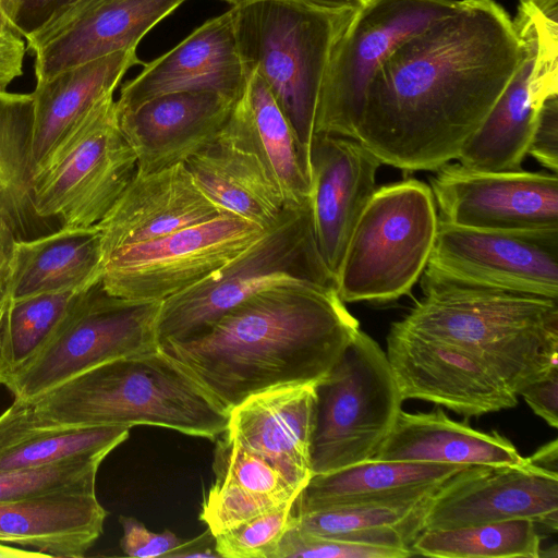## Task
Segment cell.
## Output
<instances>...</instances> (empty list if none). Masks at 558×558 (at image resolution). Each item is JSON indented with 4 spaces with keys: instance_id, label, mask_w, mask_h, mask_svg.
I'll list each match as a JSON object with an SVG mask.
<instances>
[{
    "instance_id": "cell-1",
    "label": "cell",
    "mask_w": 558,
    "mask_h": 558,
    "mask_svg": "<svg viewBox=\"0 0 558 558\" xmlns=\"http://www.w3.org/2000/svg\"><path fill=\"white\" fill-rule=\"evenodd\" d=\"M522 48L495 0H458L456 11L405 40L365 94L355 140L407 172L457 160L507 87Z\"/></svg>"
},
{
    "instance_id": "cell-2",
    "label": "cell",
    "mask_w": 558,
    "mask_h": 558,
    "mask_svg": "<svg viewBox=\"0 0 558 558\" xmlns=\"http://www.w3.org/2000/svg\"><path fill=\"white\" fill-rule=\"evenodd\" d=\"M359 330L335 288L281 283L254 293L195 335L158 348L229 411L270 388L317 384Z\"/></svg>"
},
{
    "instance_id": "cell-3",
    "label": "cell",
    "mask_w": 558,
    "mask_h": 558,
    "mask_svg": "<svg viewBox=\"0 0 558 558\" xmlns=\"http://www.w3.org/2000/svg\"><path fill=\"white\" fill-rule=\"evenodd\" d=\"M20 402L46 425H150L210 440L229 420V411L159 348L102 363Z\"/></svg>"
},
{
    "instance_id": "cell-4",
    "label": "cell",
    "mask_w": 558,
    "mask_h": 558,
    "mask_svg": "<svg viewBox=\"0 0 558 558\" xmlns=\"http://www.w3.org/2000/svg\"><path fill=\"white\" fill-rule=\"evenodd\" d=\"M423 295L399 320L454 343L517 395L558 366V300L468 284L424 270Z\"/></svg>"
},
{
    "instance_id": "cell-5",
    "label": "cell",
    "mask_w": 558,
    "mask_h": 558,
    "mask_svg": "<svg viewBox=\"0 0 558 558\" xmlns=\"http://www.w3.org/2000/svg\"><path fill=\"white\" fill-rule=\"evenodd\" d=\"M359 4L250 0L229 10L246 73L266 83L310 161L318 95L331 51Z\"/></svg>"
},
{
    "instance_id": "cell-6",
    "label": "cell",
    "mask_w": 558,
    "mask_h": 558,
    "mask_svg": "<svg viewBox=\"0 0 558 558\" xmlns=\"http://www.w3.org/2000/svg\"><path fill=\"white\" fill-rule=\"evenodd\" d=\"M439 215L426 183L408 179L375 190L349 239L336 276L344 303L396 301L428 265Z\"/></svg>"
},
{
    "instance_id": "cell-7",
    "label": "cell",
    "mask_w": 558,
    "mask_h": 558,
    "mask_svg": "<svg viewBox=\"0 0 558 558\" xmlns=\"http://www.w3.org/2000/svg\"><path fill=\"white\" fill-rule=\"evenodd\" d=\"M295 282L336 289L316 246L308 204L286 207L277 222L239 256L161 301L156 323L158 345L195 335L265 288Z\"/></svg>"
},
{
    "instance_id": "cell-8",
    "label": "cell",
    "mask_w": 558,
    "mask_h": 558,
    "mask_svg": "<svg viewBox=\"0 0 558 558\" xmlns=\"http://www.w3.org/2000/svg\"><path fill=\"white\" fill-rule=\"evenodd\" d=\"M136 165L109 94L36 165L31 179L34 210L52 227L95 226L123 192Z\"/></svg>"
},
{
    "instance_id": "cell-9",
    "label": "cell",
    "mask_w": 558,
    "mask_h": 558,
    "mask_svg": "<svg viewBox=\"0 0 558 558\" xmlns=\"http://www.w3.org/2000/svg\"><path fill=\"white\" fill-rule=\"evenodd\" d=\"M316 396L313 475L373 459L404 401L386 352L361 329L316 384Z\"/></svg>"
},
{
    "instance_id": "cell-10",
    "label": "cell",
    "mask_w": 558,
    "mask_h": 558,
    "mask_svg": "<svg viewBox=\"0 0 558 558\" xmlns=\"http://www.w3.org/2000/svg\"><path fill=\"white\" fill-rule=\"evenodd\" d=\"M458 0H368L337 40L320 86L314 135L355 140L365 94L383 63L409 38L451 15Z\"/></svg>"
},
{
    "instance_id": "cell-11",
    "label": "cell",
    "mask_w": 558,
    "mask_h": 558,
    "mask_svg": "<svg viewBox=\"0 0 558 558\" xmlns=\"http://www.w3.org/2000/svg\"><path fill=\"white\" fill-rule=\"evenodd\" d=\"M161 301L114 296L96 282L40 353L2 385L27 401L102 363L158 348Z\"/></svg>"
},
{
    "instance_id": "cell-12",
    "label": "cell",
    "mask_w": 558,
    "mask_h": 558,
    "mask_svg": "<svg viewBox=\"0 0 558 558\" xmlns=\"http://www.w3.org/2000/svg\"><path fill=\"white\" fill-rule=\"evenodd\" d=\"M265 231L240 216L223 213L113 252L102 262L101 284L114 296L163 301L227 265Z\"/></svg>"
},
{
    "instance_id": "cell-13",
    "label": "cell",
    "mask_w": 558,
    "mask_h": 558,
    "mask_svg": "<svg viewBox=\"0 0 558 558\" xmlns=\"http://www.w3.org/2000/svg\"><path fill=\"white\" fill-rule=\"evenodd\" d=\"M425 269L468 284L558 300V230H481L439 218Z\"/></svg>"
},
{
    "instance_id": "cell-14",
    "label": "cell",
    "mask_w": 558,
    "mask_h": 558,
    "mask_svg": "<svg viewBox=\"0 0 558 558\" xmlns=\"http://www.w3.org/2000/svg\"><path fill=\"white\" fill-rule=\"evenodd\" d=\"M429 180L439 218L496 231L558 230V175L446 163Z\"/></svg>"
},
{
    "instance_id": "cell-15",
    "label": "cell",
    "mask_w": 558,
    "mask_h": 558,
    "mask_svg": "<svg viewBox=\"0 0 558 558\" xmlns=\"http://www.w3.org/2000/svg\"><path fill=\"white\" fill-rule=\"evenodd\" d=\"M386 355L403 400L420 399L465 417L514 408L518 396L465 349L391 325Z\"/></svg>"
},
{
    "instance_id": "cell-16",
    "label": "cell",
    "mask_w": 558,
    "mask_h": 558,
    "mask_svg": "<svg viewBox=\"0 0 558 558\" xmlns=\"http://www.w3.org/2000/svg\"><path fill=\"white\" fill-rule=\"evenodd\" d=\"M512 519H529L546 532L556 533L558 475L527 460L515 466L470 465L438 487L423 531Z\"/></svg>"
},
{
    "instance_id": "cell-17",
    "label": "cell",
    "mask_w": 558,
    "mask_h": 558,
    "mask_svg": "<svg viewBox=\"0 0 558 558\" xmlns=\"http://www.w3.org/2000/svg\"><path fill=\"white\" fill-rule=\"evenodd\" d=\"M381 162L359 141L315 134L308 207L318 253L335 282L352 230L376 187Z\"/></svg>"
},
{
    "instance_id": "cell-18",
    "label": "cell",
    "mask_w": 558,
    "mask_h": 558,
    "mask_svg": "<svg viewBox=\"0 0 558 558\" xmlns=\"http://www.w3.org/2000/svg\"><path fill=\"white\" fill-rule=\"evenodd\" d=\"M143 66L122 85L116 100L118 111L179 92H213L238 99L247 81L229 10L207 20L174 48Z\"/></svg>"
},
{
    "instance_id": "cell-19",
    "label": "cell",
    "mask_w": 558,
    "mask_h": 558,
    "mask_svg": "<svg viewBox=\"0 0 558 558\" xmlns=\"http://www.w3.org/2000/svg\"><path fill=\"white\" fill-rule=\"evenodd\" d=\"M228 213L213 202L185 163L135 171L118 199L96 225L102 262L113 252L153 241Z\"/></svg>"
},
{
    "instance_id": "cell-20",
    "label": "cell",
    "mask_w": 558,
    "mask_h": 558,
    "mask_svg": "<svg viewBox=\"0 0 558 558\" xmlns=\"http://www.w3.org/2000/svg\"><path fill=\"white\" fill-rule=\"evenodd\" d=\"M186 0H100L26 40L36 82L107 54L136 49L141 39Z\"/></svg>"
},
{
    "instance_id": "cell-21",
    "label": "cell",
    "mask_w": 558,
    "mask_h": 558,
    "mask_svg": "<svg viewBox=\"0 0 558 558\" xmlns=\"http://www.w3.org/2000/svg\"><path fill=\"white\" fill-rule=\"evenodd\" d=\"M235 101L213 92H179L117 110L120 129L136 157V171L185 163L218 135Z\"/></svg>"
},
{
    "instance_id": "cell-22",
    "label": "cell",
    "mask_w": 558,
    "mask_h": 558,
    "mask_svg": "<svg viewBox=\"0 0 558 558\" xmlns=\"http://www.w3.org/2000/svg\"><path fill=\"white\" fill-rule=\"evenodd\" d=\"M316 384L254 393L229 410L227 438L279 466L303 488L313 475Z\"/></svg>"
},
{
    "instance_id": "cell-23",
    "label": "cell",
    "mask_w": 558,
    "mask_h": 558,
    "mask_svg": "<svg viewBox=\"0 0 558 558\" xmlns=\"http://www.w3.org/2000/svg\"><path fill=\"white\" fill-rule=\"evenodd\" d=\"M512 23L522 48L521 61L495 106L457 158L459 163L473 170H522L538 109L546 100L533 84L537 51L533 16L519 3Z\"/></svg>"
},
{
    "instance_id": "cell-24",
    "label": "cell",
    "mask_w": 558,
    "mask_h": 558,
    "mask_svg": "<svg viewBox=\"0 0 558 558\" xmlns=\"http://www.w3.org/2000/svg\"><path fill=\"white\" fill-rule=\"evenodd\" d=\"M185 166L219 207L263 230L271 228L286 208L274 178L232 114Z\"/></svg>"
},
{
    "instance_id": "cell-25",
    "label": "cell",
    "mask_w": 558,
    "mask_h": 558,
    "mask_svg": "<svg viewBox=\"0 0 558 558\" xmlns=\"http://www.w3.org/2000/svg\"><path fill=\"white\" fill-rule=\"evenodd\" d=\"M107 511L96 493L64 492L0 501V543L46 557L80 558L104 531Z\"/></svg>"
},
{
    "instance_id": "cell-26",
    "label": "cell",
    "mask_w": 558,
    "mask_h": 558,
    "mask_svg": "<svg viewBox=\"0 0 558 558\" xmlns=\"http://www.w3.org/2000/svg\"><path fill=\"white\" fill-rule=\"evenodd\" d=\"M373 459L489 466L526 462L515 446L498 432L473 429L465 422L453 421L439 408L427 413L401 410Z\"/></svg>"
},
{
    "instance_id": "cell-27",
    "label": "cell",
    "mask_w": 558,
    "mask_h": 558,
    "mask_svg": "<svg viewBox=\"0 0 558 558\" xmlns=\"http://www.w3.org/2000/svg\"><path fill=\"white\" fill-rule=\"evenodd\" d=\"M144 64L136 49L122 50L36 82L33 165H36L101 98L113 94L124 74Z\"/></svg>"
},
{
    "instance_id": "cell-28",
    "label": "cell",
    "mask_w": 558,
    "mask_h": 558,
    "mask_svg": "<svg viewBox=\"0 0 558 558\" xmlns=\"http://www.w3.org/2000/svg\"><path fill=\"white\" fill-rule=\"evenodd\" d=\"M441 484L376 500L295 511L292 526L310 535L412 550L411 545L423 531L429 504Z\"/></svg>"
},
{
    "instance_id": "cell-29",
    "label": "cell",
    "mask_w": 558,
    "mask_h": 558,
    "mask_svg": "<svg viewBox=\"0 0 558 558\" xmlns=\"http://www.w3.org/2000/svg\"><path fill=\"white\" fill-rule=\"evenodd\" d=\"M102 276L100 233L88 228H58L16 240L12 259L10 296L87 288Z\"/></svg>"
},
{
    "instance_id": "cell-30",
    "label": "cell",
    "mask_w": 558,
    "mask_h": 558,
    "mask_svg": "<svg viewBox=\"0 0 558 558\" xmlns=\"http://www.w3.org/2000/svg\"><path fill=\"white\" fill-rule=\"evenodd\" d=\"M274 178L286 207L308 204L310 161L287 117L264 80L247 73L231 112Z\"/></svg>"
},
{
    "instance_id": "cell-31",
    "label": "cell",
    "mask_w": 558,
    "mask_h": 558,
    "mask_svg": "<svg viewBox=\"0 0 558 558\" xmlns=\"http://www.w3.org/2000/svg\"><path fill=\"white\" fill-rule=\"evenodd\" d=\"M214 451V482L204 502L220 520L239 523L296 499L303 487L279 466L221 434Z\"/></svg>"
},
{
    "instance_id": "cell-32",
    "label": "cell",
    "mask_w": 558,
    "mask_h": 558,
    "mask_svg": "<svg viewBox=\"0 0 558 558\" xmlns=\"http://www.w3.org/2000/svg\"><path fill=\"white\" fill-rule=\"evenodd\" d=\"M468 466L369 459L313 475L295 500V511L376 500L438 485Z\"/></svg>"
},
{
    "instance_id": "cell-33",
    "label": "cell",
    "mask_w": 558,
    "mask_h": 558,
    "mask_svg": "<svg viewBox=\"0 0 558 558\" xmlns=\"http://www.w3.org/2000/svg\"><path fill=\"white\" fill-rule=\"evenodd\" d=\"M124 426L63 427L36 421L16 400L0 414V472L88 454H109L129 437Z\"/></svg>"
},
{
    "instance_id": "cell-34",
    "label": "cell",
    "mask_w": 558,
    "mask_h": 558,
    "mask_svg": "<svg viewBox=\"0 0 558 558\" xmlns=\"http://www.w3.org/2000/svg\"><path fill=\"white\" fill-rule=\"evenodd\" d=\"M33 130L32 94L0 92V215L17 240L56 230L37 217L33 206Z\"/></svg>"
},
{
    "instance_id": "cell-35",
    "label": "cell",
    "mask_w": 558,
    "mask_h": 558,
    "mask_svg": "<svg viewBox=\"0 0 558 558\" xmlns=\"http://www.w3.org/2000/svg\"><path fill=\"white\" fill-rule=\"evenodd\" d=\"M90 287L10 298L0 323L1 385L40 353Z\"/></svg>"
},
{
    "instance_id": "cell-36",
    "label": "cell",
    "mask_w": 558,
    "mask_h": 558,
    "mask_svg": "<svg viewBox=\"0 0 558 558\" xmlns=\"http://www.w3.org/2000/svg\"><path fill=\"white\" fill-rule=\"evenodd\" d=\"M541 538L535 522L512 519L422 531L411 549L415 556L438 558H539Z\"/></svg>"
},
{
    "instance_id": "cell-37",
    "label": "cell",
    "mask_w": 558,
    "mask_h": 558,
    "mask_svg": "<svg viewBox=\"0 0 558 558\" xmlns=\"http://www.w3.org/2000/svg\"><path fill=\"white\" fill-rule=\"evenodd\" d=\"M107 454L88 453L0 472V501L64 492L96 493L98 469Z\"/></svg>"
},
{
    "instance_id": "cell-38",
    "label": "cell",
    "mask_w": 558,
    "mask_h": 558,
    "mask_svg": "<svg viewBox=\"0 0 558 558\" xmlns=\"http://www.w3.org/2000/svg\"><path fill=\"white\" fill-rule=\"evenodd\" d=\"M295 500L215 535L216 549L221 558H274L292 524Z\"/></svg>"
},
{
    "instance_id": "cell-39",
    "label": "cell",
    "mask_w": 558,
    "mask_h": 558,
    "mask_svg": "<svg viewBox=\"0 0 558 558\" xmlns=\"http://www.w3.org/2000/svg\"><path fill=\"white\" fill-rule=\"evenodd\" d=\"M412 550L345 542L305 534L292 524L283 535L274 558H408Z\"/></svg>"
},
{
    "instance_id": "cell-40",
    "label": "cell",
    "mask_w": 558,
    "mask_h": 558,
    "mask_svg": "<svg viewBox=\"0 0 558 558\" xmlns=\"http://www.w3.org/2000/svg\"><path fill=\"white\" fill-rule=\"evenodd\" d=\"M80 0H0V8L26 40L54 25Z\"/></svg>"
},
{
    "instance_id": "cell-41",
    "label": "cell",
    "mask_w": 558,
    "mask_h": 558,
    "mask_svg": "<svg viewBox=\"0 0 558 558\" xmlns=\"http://www.w3.org/2000/svg\"><path fill=\"white\" fill-rule=\"evenodd\" d=\"M122 526L120 547L128 557L136 558H166L183 539L171 531L161 533L149 531L142 522L132 518L120 515Z\"/></svg>"
},
{
    "instance_id": "cell-42",
    "label": "cell",
    "mask_w": 558,
    "mask_h": 558,
    "mask_svg": "<svg viewBox=\"0 0 558 558\" xmlns=\"http://www.w3.org/2000/svg\"><path fill=\"white\" fill-rule=\"evenodd\" d=\"M527 155L553 173L558 170V95L547 98L538 109Z\"/></svg>"
},
{
    "instance_id": "cell-43",
    "label": "cell",
    "mask_w": 558,
    "mask_h": 558,
    "mask_svg": "<svg viewBox=\"0 0 558 558\" xmlns=\"http://www.w3.org/2000/svg\"><path fill=\"white\" fill-rule=\"evenodd\" d=\"M26 39L0 8V92L23 74Z\"/></svg>"
},
{
    "instance_id": "cell-44",
    "label": "cell",
    "mask_w": 558,
    "mask_h": 558,
    "mask_svg": "<svg viewBox=\"0 0 558 558\" xmlns=\"http://www.w3.org/2000/svg\"><path fill=\"white\" fill-rule=\"evenodd\" d=\"M519 396L549 426L558 427V366L526 385Z\"/></svg>"
},
{
    "instance_id": "cell-45",
    "label": "cell",
    "mask_w": 558,
    "mask_h": 558,
    "mask_svg": "<svg viewBox=\"0 0 558 558\" xmlns=\"http://www.w3.org/2000/svg\"><path fill=\"white\" fill-rule=\"evenodd\" d=\"M16 235L0 215V303L10 296L12 259Z\"/></svg>"
},
{
    "instance_id": "cell-46",
    "label": "cell",
    "mask_w": 558,
    "mask_h": 558,
    "mask_svg": "<svg viewBox=\"0 0 558 558\" xmlns=\"http://www.w3.org/2000/svg\"><path fill=\"white\" fill-rule=\"evenodd\" d=\"M166 558H221L216 549V537L207 527L192 539H183Z\"/></svg>"
},
{
    "instance_id": "cell-47",
    "label": "cell",
    "mask_w": 558,
    "mask_h": 558,
    "mask_svg": "<svg viewBox=\"0 0 558 558\" xmlns=\"http://www.w3.org/2000/svg\"><path fill=\"white\" fill-rule=\"evenodd\" d=\"M527 462L545 472L558 475V441L554 439L541 447L531 457Z\"/></svg>"
},
{
    "instance_id": "cell-48",
    "label": "cell",
    "mask_w": 558,
    "mask_h": 558,
    "mask_svg": "<svg viewBox=\"0 0 558 558\" xmlns=\"http://www.w3.org/2000/svg\"><path fill=\"white\" fill-rule=\"evenodd\" d=\"M44 554L0 543V558H43Z\"/></svg>"
},
{
    "instance_id": "cell-49",
    "label": "cell",
    "mask_w": 558,
    "mask_h": 558,
    "mask_svg": "<svg viewBox=\"0 0 558 558\" xmlns=\"http://www.w3.org/2000/svg\"><path fill=\"white\" fill-rule=\"evenodd\" d=\"M311 4L326 8H341L352 4H359L356 0H300Z\"/></svg>"
},
{
    "instance_id": "cell-50",
    "label": "cell",
    "mask_w": 558,
    "mask_h": 558,
    "mask_svg": "<svg viewBox=\"0 0 558 558\" xmlns=\"http://www.w3.org/2000/svg\"><path fill=\"white\" fill-rule=\"evenodd\" d=\"M100 0H80L71 10H69L57 23L66 20L78 12L92 7L93 4L97 3ZM56 23V24H57ZM54 24V25H56ZM53 26V25H52ZM50 28V27H49Z\"/></svg>"
},
{
    "instance_id": "cell-51",
    "label": "cell",
    "mask_w": 558,
    "mask_h": 558,
    "mask_svg": "<svg viewBox=\"0 0 558 558\" xmlns=\"http://www.w3.org/2000/svg\"><path fill=\"white\" fill-rule=\"evenodd\" d=\"M11 296H9L8 299H5L3 302L0 303V323H1V318H2V315H3V312H4V308L8 304V301L10 300ZM0 385H1V377H0Z\"/></svg>"
},
{
    "instance_id": "cell-52",
    "label": "cell",
    "mask_w": 558,
    "mask_h": 558,
    "mask_svg": "<svg viewBox=\"0 0 558 558\" xmlns=\"http://www.w3.org/2000/svg\"><path fill=\"white\" fill-rule=\"evenodd\" d=\"M229 3H231L232 5H236L239 3H242V2H245V1H250V0H225Z\"/></svg>"
},
{
    "instance_id": "cell-53",
    "label": "cell",
    "mask_w": 558,
    "mask_h": 558,
    "mask_svg": "<svg viewBox=\"0 0 558 558\" xmlns=\"http://www.w3.org/2000/svg\"><path fill=\"white\" fill-rule=\"evenodd\" d=\"M359 4H363L365 2H367L368 0H356Z\"/></svg>"
}]
</instances>
